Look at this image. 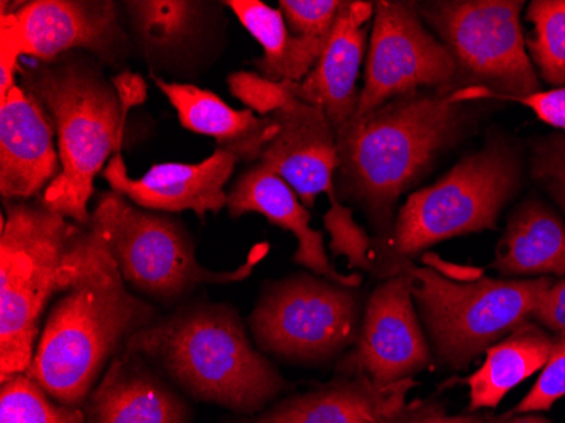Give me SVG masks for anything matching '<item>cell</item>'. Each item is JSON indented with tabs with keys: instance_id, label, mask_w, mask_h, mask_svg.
<instances>
[{
	"instance_id": "cell-18",
	"label": "cell",
	"mask_w": 565,
	"mask_h": 423,
	"mask_svg": "<svg viewBox=\"0 0 565 423\" xmlns=\"http://www.w3.org/2000/svg\"><path fill=\"white\" fill-rule=\"evenodd\" d=\"M374 2L345 0L329 43L312 72L301 82H282L291 94L326 113L335 136L358 113L359 73L367 44V22L373 19Z\"/></svg>"
},
{
	"instance_id": "cell-4",
	"label": "cell",
	"mask_w": 565,
	"mask_h": 423,
	"mask_svg": "<svg viewBox=\"0 0 565 423\" xmlns=\"http://www.w3.org/2000/svg\"><path fill=\"white\" fill-rule=\"evenodd\" d=\"M19 72L21 87L50 114L62 161L41 202L75 224L90 225L95 178L119 155L129 113L106 66L87 53H66Z\"/></svg>"
},
{
	"instance_id": "cell-24",
	"label": "cell",
	"mask_w": 565,
	"mask_h": 423,
	"mask_svg": "<svg viewBox=\"0 0 565 423\" xmlns=\"http://www.w3.org/2000/svg\"><path fill=\"white\" fill-rule=\"evenodd\" d=\"M552 348L554 334L532 320L491 346L478 371L465 380L469 387L468 412L497 409L513 388L542 371Z\"/></svg>"
},
{
	"instance_id": "cell-9",
	"label": "cell",
	"mask_w": 565,
	"mask_h": 423,
	"mask_svg": "<svg viewBox=\"0 0 565 423\" xmlns=\"http://www.w3.org/2000/svg\"><path fill=\"white\" fill-rule=\"evenodd\" d=\"M522 0H439L417 4L456 63L452 88H472L478 101H511L541 91L526 53Z\"/></svg>"
},
{
	"instance_id": "cell-30",
	"label": "cell",
	"mask_w": 565,
	"mask_h": 423,
	"mask_svg": "<svg viewBox=\"0 0 565 423\" xmlns=\"http://www.w3.org/2000/svg\"><path fill=\"white\" fill-rule=\"evenodd\" d=\"M565 396V334H554V348L542 368L541 377L525 399L507 415L548 412Z\"/></svg>"
},
{
	"instance_id": "cell-19",
	"label": "cell",
	"mask_w": 565,
	"mask_h": 423,
	"mask_svg": "<svg viewBox=\"0 0 565 423\" xmlns=\"http://www.w3.org/2000/svg\"><path fill=\"white\" fill-rule=\"evenodd\" d=\"M85 423H190L192 409L145 356L122 351L82 406Z\"/></svg>"
},
{
	"instance_id": "cell-26",
	"label": "cell",
	"mask_w": 565,
	"mask_h": 423,
	"mask_svg": "<svg viewBox=\"0 0 565 423\" xmlns=\"http://www.w3.org/2000/svg\"><path fill=\"white\" fill-rule=\"evenodd\" d=\"M526 21L533 25L525 40L533 65L548 85L565 87V0H533Z\"/></svg>"
},
{
	"instance_id": "cell-6",
	"label": "cell",
	"mask_w": 565,
	"mask_h": 423,
	"mask_svg": "<svg viewBox=\"0 0 565 423\" xmlns=\"http://www.w3.org/2000/svg\"><path fill=\"white\" fill-rule=\"evenodd\" d=\"M515 152L493 141L466 156L437 183L409 195L388 234L373 240V273L402 275L412 257L443 241L497 228L501 209L519 187Z\"/></svg>"
},
{
	"instance_id": "cell-15",
	"label": "cell",
	"mask_w": 565,
	"mask_h": 423,
	"mask_svg": "<svg viewBox=\"0 0 565 423\" xmlns=\"http://www.w3.org/2000/svg\"><path fill=\"white\" fill-rule=\"evenodd\" d=\"M266 117L275 120L278 130L258 163L287 181L307 209L316 205L320 193L329 199L338 197L333 184L339 168L338 142L326 113L291 94Z\"/></svg>"
},
{
	"instance_id": "cell-13",
	"label": "cell",
	"mask_w": 565,
	"mask_h": 423,
	"mask_svg": "<svg viewBox=\"0 0 565 423\" xmlns=\"http://www.w3.org/2000/svg\"><path fill=\"white\" fill-rule=\"evenodd\" d=\"M122 9L132 46L152 75L182 84L202 75L224 50V2L127 0Z\"/></svg>"
},
{
	"instance_id": "cell-3",
	"label": "cell",
	"mask_w": 565,
	"mask_h": 423,
	"mask_svg": "<svg viewBox=\"0 0 565 423\" xmlns=\"http://www.w3.org/2000/svg\"><path fill=\"white\" fill-rule=\"evenodd\" d=\"M124 351L145 356L192 399L243 416L265 412L287 388L231 305H180L132 334Z\"/></svg>"
},
{
	"instance_id": "cell-29",
	"label": "cell",
	"mask_w": 565,
	"mask_h": 423,
	"mask_svg": "<svg viewBox=\"0 0 565 423\" xmlns=\"http://www.w3.org/2000/svg\"><path fill=\"white\" fill-rule=\"evenodd\" d=\"M278 6L291 34L329 41L344 0H279Z\"/></svg>"
},
{
	"instance_id": "cell-2",
	"label": "cell",
	"mask_w": 565,
	"mask_h": 423,
	"mask_svg": "<svg viewBox=\"0 0 565 423\" xmlns=\"http://www.w3.org/2000/svg\"><path fill=\"white\" fill-rule=\"evenodd\" d=\"M157 317V308L126 285L92 228L81 272L47 311L25 373L56 402L82 409L127 339Z\"/></svg>"
},
{
	"instance_id": "cell-20",
	"label": "cell",
	"mask_w": 565,
	"mask_h": 423,
	"mask_svg": "<svg viewBox=\"0 0 565 423\" xmlns=\"http://www.w3.org/2000/svg\"><path fill=\"white\" fill-rule=\"evenodd\" d=\"M414 380L377 387L364 374L339 373L316 390L279 400L258 415L231 423H395Z\"/></svg>"
},
{
	"instance_id": "cell-32",
	"label": "cell",
	"mask_w": 565,
	"mask_h": 423,
	"mask_svg": "<svg viewBox=\"0 0 565 423\" xmlns=\"http://www.w3.org/2000/svg\"><path fill=\"white\" fill-rule=\"evenodd\" d=\"M532 175L565 212V136H551L535 146Z\"/></svg>"
},
{
	"instance_id": "cell-17",
	"label": "cell",
	"mask_w": 565,
	"mask_h": 423,
	"mask_svg": "<svg viewBox=\"0 0 565 423\" xmlns=\"http://www.w3.org/2000/svg\"><path fill=\"white\" fill-rule=\"evenodd\" d=\"M62 171L56 130L21 85L0 97V193L6 203L43 197Z\"/></svg>"
},
{
	"instance_id": "cell-14",
	"label": "cell",
	"mask_w": 565,
	"mask_h": 423,
	"mask_svg": "<svg viewBox=\"0 0 565 423\" xmlns=\"http://www.w3.org/2000/svg\"><path fill=\"white\" fill-rule=\"evenodd\" d=\"M431 366V351L415 308L408 273L383 279L364 305L354 348L341 359L339 373L364 374L377 387L414 380Z\"/></svg>"
},
{
	"instance_id": "cell-33",
	"label": "cell",
	"mask_w": 565,
	"mask_h": 423,
	"mask_svg": "<svg viewBox=\"0 0 565 423\" xmlns=\"http://www.w3.org/2000/svg\"><path fill=\"white\" fill-rule=\"evenodd\" d=\"M395 423H488V415L476 412L449 415L443 403L427 400L405 405L396 416Z\"/></svg>"
},
{
	"instance_id": "cell-23",
	"label": "cell",
	"mask_w": 565,
	"mask_h": 423,
	"mask_svg": "<svg viewBox=\"0 0 565 423\" xmlns=\"http://www.w3.org/2000/svg\"><path fill=\"white\" fill-rule=\"evenodd\" d=\"M503 276H564L565 224L539 200L522 203L508 222L491 264Z\"/></svg>"
},
{
	"instance_id": "cell-5",
	"label": "cell",
	"mask_w": 565,
	"mask_h": 423,
	"mask_svg": "<svg viewBox=\"0 0 565 423\" xmlns=\"http://www.w3.org/2000/svg\"><path fill=\"white\" fill-rule=\"evenodd\" d=\"M68 221L41 199L6 203L0 224V381L30 369L44 310L81 272L92 228Z\"/></svg>"
},
{
	"instance_id": "cell-10",
	"label": "cell",
	"mask_w": 565,
	"mask_h": 423,
	"mask_svg": "<svg viewBox=\"0 0 565 423\" xmlns=\"http://www.w3.org/2000/svg\"><path fill=\"white\" fill-rule=\"evenodd\" d=\"M363 324L358 288L300 273L268 283L250 311L254 346L263 355L320 364L354 348Z\"/></svg>"
},
{
	"instance_id": "cell-12",
	"label": "cell",
	"mask_w": 565,
	"mask_h": 423,
	"mask_svg": "<svg viewBox=\"0 0 565 423\" xmlns=\"http://www.w3.org/2000/svg\"><path fill=\"white\" fill-rule=\"evenodd\" d=\"M0 25L14 34L22 56L38 62L81 51L120 68L135 50L122 2L114 0H33L12 11L2 4Z\"/></svg>"
},
{
	"instance_id": "cell-7",
	"label": "cell",
	"mask_w": 565,
	"mask_h": 423,
	"mask_svg": "<svg viewBox=\"0 0 565 423\" xmlns=\"http://www.w3.org/2000/svg\"><path fill=\"white\" fill-rule=\"evenodd\" d=\"M92 228L106 241L124 282L139 297L170 305L200 285H227L246 279L269 247H253L233 272L205 268L182 221L141 209L120 193L102 192L92 212Z\"/></svg>"
},
{
	"instance_id": "cell-37",
	"label": "cell",
	"mask_w": 565,
	"mask_h": 423,
	"mask_svg": "<svg viewBox=\"0 0 565 423\" xmlns=\"http://www.w3.org/2000/svg\"><path fill=\"white\" fill-rule=\"evenodd\" d=\"M488 423H552L544 416L535 415V413H526V415H504L503 419H494L488 415Z\"/></svg>"
},
{
	"instance_id": "cell-31",
	"label": "cell",
	"mask_w": 565,
	"mask_h": 423,
	"mask_svg": "<svg viewBox=\"0 0 565 423\" xmlns=\"http://www.w3.org/2000/svg\"><path fill=\"white\" fill-rule=\"evenodd\" d=\"M228 91L247 109L266 117L281 107L291 92L282 82H271L259 73L234 72L227 78Z\"/></svg>"
},
{
	"instance_id": "cell-16",
	"label": "cell",
	"mask_w": 565,
	"mask_h": 423,
	"mask_svg": "<svg viewBox=\"0 0 565 423\" xmlns=\"http://www.w3.org/2000/svg\"><path fill=\"white\" fill-rule=\"evenodd\" d=\"M237 156L224 148H215L200 163L154 165L141 178L127 173L122 155L102 171L110 190L131 200L135 205L152 212H193L205 219L209 212L217 214L227 207L225 184L233 177Z\"/></svg>"
},
{
	"instance_id": "cell-21",
	"label": "cell",
	"mask_w": 565,
	"mask_h": 423,
	"mask_svg": "<svg viewBox=\"0 0 565 423\" xmlns=\"http://www.w3.org/2000/svg\"><path fill=\"white\" fill-rule=\"evenodd\" d=\"M227 210L233 219L246 214L265 215L271 224L291 232L298 241L295 263L316 275L351 288H359L363 283V276L358 273L344 275L333 268L327 256L323 234L310 225V214L300 197L287 181L262 163H254L237 178L227 192Z\"/></svg>"
},
{
	"instance_id": "cell-28",
	"label": "cell",
	"mask_w": 565,
	"mask_h": 423,
	"mask_svg": "<svg viewBox=\"0 0 565 423\" xmlns=\"http://www.w3.org/2000/svg\"><path fill=\"white\" fill-rule=\"evenodd\" d=\"M323 225L330 234V251L335 256L348 257L349 268L373 273V237L354 221L352 209L338 197L330 199Z\"/></svg>"
},
{
	"instance_id": "cell-34",
	"label": "cell",
	"mask_w": 565,
	"mask_h": 423,
	"mask_svg": "<svg viewBox=\"0 0 565 423\" xmlns=\"http://www.w3.org/2000/svg\"><path fill=\"white\" fill-rule=\"evenodd\" d=\"M516 102L532 109L542 123L565 133V87L539 91Z\"/></svg>"
},
{
	"instance_id": "cell-35",
	"label": "cell",
	"mask_w": 565,
	"mask_h": 423,
	"mask_svg": "<svg viewBox=\"0 0 565 423\" xmlns=\"http://www.w3.org/2000/svg\"><path fill=\"white\" fill-rule=\"evenodd\" d=\"M535 319L552 334H565V278L554 283L544 295Z\"/></svg>"
},
{
	"instance_id": "cell-22",
	"label": "cell",
	"mask_w": 565,
	"mask_h": 423,
	"mask_svg": "<svg viewBox=\"0 0 565 423\" xmlns=\"http://www.w3.org/2000/svg\"><path fill=\"white\" fill-rule=\"evenodd\" d=\"M151 81L173 105L183 129L211 136L217 141V148L227 149L239 161L258 163L266 146L276 136L278 127L271 117L258 116L249 109H233L214 92L203 91L189 82H168L152 73Z\"/></svg>"
},
{
	"instance_id": "cell-36",
	"label": "cell",
	"mask_w": 565,
	"mask_h": 423,
	"mask_svg": "<svg viewBox=\"0 0 565 423\" xmlns=\"http://www.w3.org/2000/svg\"><path fill=\"white\" fill-rule=\"evenodd\" d=\"M110 81H113L117 95H119L122 107L127 113H131L132 109L145 104L146 98H148V84L138 73L124 70V72L110 76Z\"/></svg>"
},
{
	"instance_id": "cell-25",
	"label": "cell",
	"mask_w": 565,
	"mask_h": 423,
	"mask_svg": "<svg viewBox=\"0 0 565 423\" xmlns=\"http://www.w3.org/2000/svg\"><path fill=\"white\" fill-rule=\"evenodd\" d=\"M231 9L250 36L263 46L254 66L271 82H301L319 62L329 41L295 36L279 9L262 0H227Z\"/></svg>"
},
{
	"instance_id": "cell-8",
	"label": "cell",
	"mask_w": 565,
	"mask_h": 423,
	"mask_svg": "<svg viewBox=\"0 0 565 423\" xmlns=\"http://www.w3.org/2000/svg\"><path fill=\"white\" fill-rule=\"evenodd\" d=\"M412 292L431 348L452 369L468 368L491 346L535 319L542 298L554 285L542 278L472 282L447 278L434 268L409 264Z\"/></svg>"
},
{
	"instance_id": "cell-1",
	"label": "cell",
	"mask_w": 565,
	"mask_h": 423,
	"mask_svg": "<svg viewBox=\"0 0 565 423\" xmlns=\"http://www.w3.org/2000/svg\"><path fill=\"white\" fill-rule=\"evenodd\" d=\"M472 113L460 88L395 98L335 136L338 199L364 210L376 237L388 234L399 197L462 136Z\"/></svg>"
},
{
	"instance_id": "cell-27",
	"label": "cell",
	"mask_w": 565,
	"mask_h": 423,
	"mask_svg": "<svg viewBox=\"0 0 565 423\" xmlns=\"http://www.w3.org/2000/svg\"><path fill=\"white\" fill-rule=\"evenodd\" d=\"M0 423H85V415L56 402L28 373H19L0 381Z\"/></svg>"
},
{
	"instance_id": "cell-11",
	"label": "cell",
	"mask_w": 565,
	"mask_h": 423,
	"mask_svg": "<svg viewBox=\"0 0 565 423\" xmlns=\"http://www.w3.org/2000/svg\"><path fill=\"white\" fill-rule=\"evenodd\" d=\"M456 73L452 56L425 28L417 4L377 0L374 2L364 85L354 119L422 88H452Z\"/></svg>"
}]
</instances>
